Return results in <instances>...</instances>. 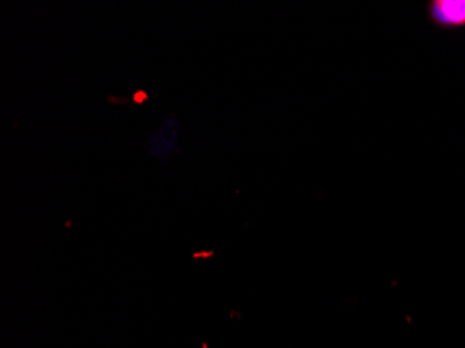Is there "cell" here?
Returning a JSON list of instances; mask_svg holds the SVG:
<instances>
[{"mask_svg": "<svg viewBox=\"0 0 465 348\" xmlns=\"http://www.w3.org/2000/svg\"><path fill=\"white\" fill-rule=\"evenodd\" d=\"M426 10L431 23L436 28H465V0H432Z\"/></svg>", "mask_w": 465, "mask_h": 348, "instance_id": "6da1fadb", "label": "cell"}, {"mask_svg": "<svg viewBox=\"0 0 465 348\" xmlns=\"http://www.w3.org/2000/svg\"><path fill=\"white\" fill-rule=\"evenodd\" d=\"M132 101H134V103H137V105H142V103H145L146 101H149V95H148V92H145V91H137V92L134 94V96H132Z\"/></svg>", "mask_w": 465, "mask_h": 348, "instance_id": "7a4b0ae2", "label": "cell"}, {"mask_svg": "<svg viewBox=\"0 0 465 348\" xmlns=\"http://www.w3.org/2000/svg\"><path fill=\"white\" fill-rule=\"evenodd\" d=\"M109 103H112V105H124V103H127L128 102V99L127 98H119V96H109L108 99H106Z\"/></svg>", "mask_w": 465, "mask_h": 348, "instance_id": "3957f363", "label": "cell"}]
</instances>
